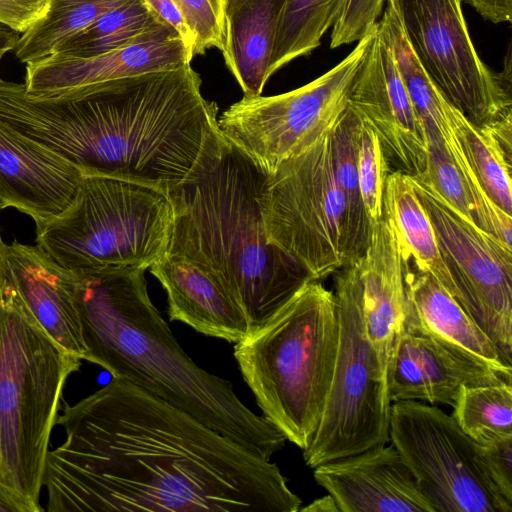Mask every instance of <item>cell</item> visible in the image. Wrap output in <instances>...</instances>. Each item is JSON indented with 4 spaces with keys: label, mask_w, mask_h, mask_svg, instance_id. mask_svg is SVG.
<instances>
[{
    "label": "cell",
    "mask_w": 512,
    "mask_h": 512,
    "mask_svg": "<svg viewBox=\"0 0 512 512\" xmlns=\"http://www.w3.org/2000/svg\"><path fill=\"white\" fill-rule=\"evenodd\" d=\"M56 425L42 478L49 512H296L278 466L124 380L74 405Z\"/></svg>",
    "instance_id": "1"
},
{
    "label": "cell",
    "mask_w": 512,
    "mask_h": 512,
    "mask_svg": "<svg viewBox=\"0 0 512 512\" xmlns=\"http://www.w3.org/2000/svg\"><path fill=\"white\" fill-rule=\"evenodd\" d=\"M190 63L49 97L22 83L0 92V122L77 166L84 175L170 191L220 140L218 107Z\"/></svg>",
    "instance_id": "2"
},
{
    "label": "cell",
    "mask_w": 512,
    "mask_h": 512,
    "mask_svg": "<svg viewBox=\"0 0 512 512\" xmlns=\"http://www.w3.org/2000/svg\"><path fill=\"white\" fill-rule=\"evenodd\" d=\"M140 267L74 272L84 360L181 409L270 460L287 438L250 410L231 383L198 366L152 303Z\"/></svg>",
    "instance_id": "3"
},
{
    "label": "cell",
    "mask_w": 512,
    "mask_h": 512,
    "mask_svg": "<svg viewBox=\"0 0 512 512\" xmlns=\"http://www.w3.org/2000/svg\"><path fill=\"white\" fill-rule=\"evenodd\" d=\"M269 174L223 136L196 173L171 189L167 253L213 277L244 313L249 333L314 280L268 237L262 198Z\"/></svg>",
    "instance_id": "4"
},
{
    "label": "cell",
    "mask_w": 512,
    "mask_h": 512,
    "mask_svg": "<svg viewBox=\"0 0 512 512\" xmlns=\"http://www.w3.org/2000/svg\"><path fill=\"white\" fill-rule=\"evenodd\" d=\"M338 346L332 291L305 284L263 326L234 345V357L263 416L302 451L318 427Z\"/></svg>",
    "instance_id": "5"
},
{
    "label": "cell",
    "mask_w": 512,
    "mask_h": 512,
    "mask_svg": "<svg viewBox=\"0 0 512 512\" xmlns=\"http://www.w3.org/2000/svg\"><path fill=\"white\" fill-rule=\"evenodd\" d=\"M81 359L60 346L5 280L0 293V480L37 512L49 442Z\"/></svg>",
    "instance_id": "6"
},
{
    "label": "cell",
    "mask_w": 512,
    "mask_h": 512,
    "mask_svg": "<svg viewBox=\"0 0 512 512\" xmlns=\"http://www.w3.org/2000/svg\"><path fill=\"white\" fill-rule=\"evenodd\" d=\"M174 207L168 191L84 175L73 205L36 227V244L71 271L150 268L168 249Z\"/></svg>",
    "instance_id": "7"
},
{
    "label": "cell",
    "mask_w": 512,
    "mask_h": 512,
    "mask_svg": "<svg viewBox=\"0 0 512 512\" xmlns=\"http://www.w3.org/2000/svg\"><path fill=\"white\" fill-rule=\"evenodd\" d=\"M262 210L269 240L314 280L350 263L348 209L331 131L269 175Z\"/></svg>",
    "instance_id": "8"
},
{
    "label": "cell",
    "mask_w": 512,
    "mask_h": 512,
    "mask_svg": "<svg viewBox=\"0 0 512 512\" xmlns=\"http://www.w3.org/2000/svg\"><path fill=\"white\" fill-rule=\"evenodd\" d=\"M337 272L334 371L320 422L303 450L306 465L313 469L389 440L387 377L366 334L356 282L346 266Z\"/></svg>",
    "instance_id": "9"
},
{
    "label": "cell",
    "mask_w": 512,
    "mask_h": 512,
    "mask_svg": "<svg viewBox=\"0 0 512 512\" xmlns=\"http://www.w3.org/2000/svg\"><path fill=\"white\" fill-rule=\"evenodd\" d=\"M374 31L332 69L300 88L274 96H243L218 119L222 136L272 175L282 162L332 130L348 106Z\"/></svg>",
    "instance_id": "10"
},
{
    "label": "cell",
    "mask_w": 512,
    "mask_h": 512,
    "mask_svg": "<svg viewBox=\"0 0 512 512\" xmlns=\"http://www.w3.org/2000/svg\"><path fill=\"white\" fill-rule=\"evenodd\" d=\"M389 439L434 512H512L489 478L477 443L452 415L422 401L392 402Z\"/></svg>",
    "instance_id": "11"
},
{
    "label": "cell",
    "mask_w": 512,
    "mask_h": 512,
    "mask_svg": "<svg viewBox=\"0 0 512 512\" xmlns=\"http://www.w3.org/2000/svg\"><path fill=\"white\" fill-rule=\"evenodd\" d=\"M417 58L447 99L473 124L512 116L511 80L479 56L463 14V0H386Z\"/></svg>",
    "instance_id": "12"
},
{
    "label": "cell",
    "mask_w": 512,
    "mask_h": 512,
    "mask_svg": "<svg viewBox=\"0 0 512 512\" xmlns=\"http://www.w3.org/2000/svg\"><path fill=\"white\" fill-rule=\"evenodd\" d=\"M410 179L434 229L450 277L448 292L511 364L512 248L476 226L424 180Z\"/></svg>",
    "instance_id": "13"
},
{
    "label": "cell",
    "mask_w": 512,
    "mask_h": 512,
    "mask_svg": "<svg viewBox=\"0 0 512 512\" xmlns=\"http://www.w3.org/2000/svg\"><path fill=\"white\" fill-rule=\"evenodd\" d=\"M348 106L374 130L390 167L409 176L425 170L428 159L425 128L378 25L353 80Z\"/></svg>",
    "instance_id": "14"
},
{
    "label": "cell",
    "mask_w": 512,
    "mask_h": 512,
    "mask_svg": "<svg viewBox=\"0 0 512 512\" xmlns=\"http://www.w3.org/2000/svg\"><path fill=\"white\" fill-rule=\"evenodd\" d=\"M191 57L177 32L159 25L117 48L88 57L52 53L26 63L25 90L49 97L81 87L189 64Z\"/></svg>",
    "instance_id": "15"
},
{
    "label": "cell",
    "mask_w": 512,
    "mask_h": 512,
    "mask_svg": "<svg viewBox=\"0 0 512 512\" xmlns=\"http://www.w3.org/2000/svg\"><path fill=\"white\" fill-rule=\"evenodd\" d=\"M511 382L478 357L404 325L387 372L392 402L453 406L462 386Z\"/></svg>",
    "instance_id": "16"
},
{
    "label": "cell",
    "mask_w": 512,
    "mask_h": 512,
    "mask_svg": "<svg viewBox=\"0 0 512 512\" xmlns=\"http://www.w3.org/2000/svg\"><path fill=\"white\" fill-rule=\"evenodd\" d=\"M340 512H434L393 444H378L314 468Z\"/></svg>",
    "instance_id": "17"
},
{
    "label": "cell",
    "mask_w": 512,
    "mask_h": 512,
    "mask_svg": "<svg viewBox=\"0 0 512 512\" xmlns=\"http://www.w3.org/2000/svg\"><path fill=\"white\" fill-rule=\"evenodd\" d=\"M83 178L77 166L0 122V209L15 208L39 227L73 205Z\"/></svg>",
    "instance_id": "18"
},
{
    "label": "cell",
    "mask_w": 512,
    "mask_h": 512,
    "mask_svg": "<svg viewBox=\"0 0 512 512\" xmlns=\"http://www.w3.org/2000/svg\"><path fill=\"white\" fill-rule=\"evenodd\" d=\"M346 267L358 288L368 340L387 377L406 321V274L410 268L388 219L373 224L365 253Z\"/></svg>",
    "instance_id": "19"
},
{
    "label": "cell",
    "mask_w": 512,
    "mask_h": 512,
    "mask_svg": "<svg viewBox=\"0 0 512 512\" xmlns=\"http://www.w3.org/2000/svg\"><path fill=\"white\" fill-rule=\"evenodd\" d=\"M5 277L44 330L84 360L87 348L74 298V272L37 244L14 240L5 247Z\"/></svg>",
    "instance_id": "20"
},
{
    "label": "cell",
    "mask_w": 512,
    "mask_h": 512,
    "mask_svg": "<svg viewBox=\"0 0 512 512\" xmlns=\"http://www.w3.org/2000/svg\"><path fill=\"white\" fill-rule=\"evenodd\" d=\"M149 269L166 291L171 320L234 344L248 335L244 313L206 271L169 254Z\"/></svg>",
    "instance_id": "21"
},
{
    "label": "cell",
    "mask_w": 512,
    "mask_h": 512,
    "mask_svg": "<svg viewBox=\"0 0 512 512\" xmlns=\"http://www.w3.org/2000/svg\"><path fill=\"white\" fill-rule=\"evenodd\" d=\"M406 326L452 344L485 361L511 381L512 365L451 294L431 275L406 274Z\"/></svg>",
    "instance_id": "22"
},
{
    "label": "cell",
    "mask_w": 512,
    "mask_h": 512,
    "mask_svg": "<svg viewBox=\"0 0 512 512\" xmlns=\"http://www.w3.org/2000/svg\"><path fill=\"white\" fill-rule=\"evenodd\" d=\"M285 0H225L229 62L244 96L262 94Z\"/></svg>",
    "instance_id": "23"
},
{
    "label": "cell",
    "mask_w": 512,
    "mask_h": 512,
    "mask_svg": "<svg viewBox=\"0 0 512 512\" xmlns=\"http://www.w3.org/2000/svg\"><path fill=\"white\" fill-rule=\"evenodd\" d=\"M428 159L417 176L450 205L505 246L512 248V216L501 210L481 188L463 151L452 156L444 144L427 137Z\"/></svg>",
    "instance_id": "24"
},
{
    "label": "cell",
    "mask_w": 512,
    "mask_h": 512,
    "mask_svg": "<svg viewBox=\"0 0 512 512\" xmlns=\"http://www.w3.org/2000/svg\"><path fill=\"white\" fill-rule=\"evenodd\" d=\"M383 217L392 223L403 256L411 268L431 275L449 291L450 277L441 258L434 229L409 175L396 170L388 175Z\"/></svg>",
    "instance_id": "25"
},
{
    "label": "cell",
    "mask_w": 512,
    "mask_h": 512,
    "mask_svg": "<svg viewBox=\"0 0 512 512\" xmlns=\"http://www.w3.org/2000/svg\"><path fill=\"white\" fill-rule=\"evenodd\" d=\"M125 1L50 0L45 15L20 35L14 49L16 58L26 64L56 52L66 40Z\"/></svg>",
    "instance_id": "26"
},
{
    "label": "cell",
    "mask_w": 512,
    "mask_h": 512,
    "mask_svg": "<svg viewBox=\"0 0 512 512\" xmlns=\"http://www.w3.org/2000/svg\"><path fill=\"white\" fill-rule=\"evenodd\" d=\"M453 130L464 156L487 196L512 216V154L498 142L488 125L476 126L458 108Z\"/></svg>",
    "instance_id": "27"
},
{
    "label": "cell",
    "mask_w": 512,
    "mask_h": 512,
    "mask_svg": "<svg viewBox=\"0 0 512 512\" xmlns=\"http://www.w3.org/2000/svg\"><path fill=\"white\" fill-rule=\"evenodd\" d=\"M359 125V117L347 106L331 130L335 174L348 209L350 263L365 253L373 230V222L366 211L359 185Z\"/></svg>",
    "instance_id": "28"
},
{
    "label": "cell",
    "mask_w": 512,
    "mask_h": 512,
    "mask_svg": "<svg viewBox=\"0 0 512 512\" xmlns=\"http://www.w3.org/2000/svg\"><path fill=\"white\" fill-rule=\"evenodd\" d=\"M343 0H285L268 67L269 78L316 49L339 14Z\"/></svg>",
    "instance_id": "29"
},
{
    "label": "cell",
    "mask_w": 512,
    "mask_h": 512,
    "mask_svg": "<svg viewBox=\"0 0 512 512\" xmlns=\"http://www.w3.org/2000/svg\"><path fill=\"white\" fill-rule=\"evenodd\" d=\"M162 24L166 23L144 0H127L66 40L56 52L79 57L93 56L124 45Z\"/></svg>",
    "instance_id": "30"
},
{
    "label": "cell",
    "mask_w": 512,
    "mask_h": 512,
    "mask_svg": "<svg viewBox=\"0 0 512 512\" xmlns=\"http://www.w3.org/2000/svg\"><path fill=\"white\" fill-rule=\"evenodd\" d=\"M452 407L458 426L478 444L512 435L511 382L462 386Z\"/></svg>",
    "instance_id": "31"
},
{
    "label": "cell",
    "mask_w": 512,
    "mask_h": 512,
    "mask_svg": "<svg viewBox=\"0 0 512 512\" xmlns=\"http://www.w3.org/2000/svg\"><path fill=\"white\" fill-rule=\"evenodd\" d=\"M357 168L362 199L374 224L383 218L384 190L391 170L378 136L361 119L358 132Z\"/></svg>",
    "instance_id": "32"
},
{
    "label": "cell",
    "mask_w": 512,
    "mask_h": 512,
    "mask_svg": "<svg viewBox=\"0 0 512 512\" xmlns=\"http://www.w3.org/2000/svg\"><path fill=\"white\" fill-rule=\"evenodd\" d=\"M182 11L193 34L194 56L208 49L221 51L225 64L229 62L228 33L225 20V0H174Z\"/></svg>",
    "instance_id": "33"
},
{
    "label": "cell",
    "mask_w": 512,
    "mask_h": 512,
    "mask_svg": "<svg viewBox=\"0 0 512 512\" xmlns=\"http://www.w3.org/2000/svg\"><path fill=\"white\" fill-rule=\"evenodd\" d=\"M386 0H343L332 26L330 47L337 48L371 34Z\"/></svg>",
    "instance_id": "34"
},
{
    "label": "cell",
    "mask_w": 512,
    "mask_h": 512,
    "mask_svg": "<svg viewBox=\"0 0 512 512\" xmlns=\"http://www.w3.org/2000/svg\"><path fill=\"white\" fill-rule=\"evenodd\" d=\"M477 450L489 478L512 504V435L477 443Z\"/></svg>",
    "instance_id": "35"
},
{
    "label": "cell",
    "mask_w": 512,
    "mask_h": 512,
    "mask_svg": "<svg viewBox=\"0 0 512 512\" xmlns=\"http://www.w3.org/2000/svg\"><path fill=\"white\" fill-rule=\"evenodd\" d=\"M50 0H0V24L22 34L46 13Z\"/></svg>",
    "instance_id": "36"
},
{
    "label": "cell",
    "mask_w": 512,
    "mask_h": 512,
    "mask_svg": "<svg viewBox=\"0 0 512 512\" xmlns=\"http://www.w3.org/2000/svg\"><path fill=\"white\" fill-rule=\"evenodd\" d=\"M154 13L167 25L172 27L194 57L195 41L186 19L174 0H144Z\"/></svg>",
    "instance_id": "37"
},
{
    "label": "cell",
    "mask_w": 512,
    "mask_h": 512,
    "mask_svg": "<svg viewBox=\"0 0 512 512\" xmlns=\"http://www.w3.org/2000/svg\"><path fill=\"white\" fill-rule=\"evenodd\" d=\"M485 20L495 24L511 22L512 0H463Z\"/></svg>",
    "instance_id": "38"
},
{
    "label": "cell",
    "mask_w": 512,
    "mask_h": 512,
    "mask_svg": "<svg viewBox=\"0 0 512 512\" xmlns=\"http://www.w3.org/2000/svg\"><path fill=\"white\" fill-rule=\"evenodd\" d=\"M0 512H37V510L0 480Z\"/></svg>",
    "instance_id": "39"
},
{
    "label": "cell",
    "mask_w": 512,
    "mask_h": 512,
    "mask_svg": "<svg viewBox=\"0 0 512 512\" xmlns=\"http://www.w3.org/2000/svg\"><path fill=\"white\" fill-rule=\"evenodd\" d=\"M20 34L0 24V61L7 52L14 51Z\"/></svg>",
    "instance_id": "40"
},
{
    "label": "cell",
    "mask_w": 512,
    "mask_h": 512,
    "mask_svg": "<svg viewBox=\"0 0 512 512\" xmlns=\"http://www.w3.org/2000/svg\"><path fill=\"white\" fill-rule=\"evenodd\" d=\"M305 512H340L334 498L328 494L299 509Z\"/></svg>",
    "instance_id": "41"
},
{
    "label": "cell",
    "mask_w": 512,
    "mask_h": 512,
    "mask_svg": "<svg viewBox=\"0 0 512 512\" xmlns=\"http://www.w3.org/2000/svg\"><path fill=\"white\" fill-rule=\"evenodd\" d=\"M5 247L6 243H4L1 234H0V293L4 286L6 277H5Z\"/></svg>",
    "instance_id": "42"
}]
</instances>
